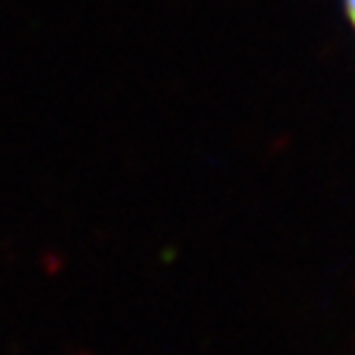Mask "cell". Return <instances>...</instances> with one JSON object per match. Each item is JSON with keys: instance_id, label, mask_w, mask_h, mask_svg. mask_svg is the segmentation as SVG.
Listing matches in <instances>:
<instances>
[{"instance_id": "1", "label": "cell", "mask_w": 355, "mask_h": 355, "mask_svg": "<svg viewBox=\"0 0 355 355\" xmlns=\"http://www.w3.org/2000/svg\"><path fill=\"white\" fill-rule=\"evenodd\" d=\"M343 10H345V15H348L350 25L355 28V0H343Z\"/></svg>"}]
</instances>
